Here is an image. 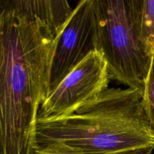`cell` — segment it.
Returning a JSON list of instances; mask_svg holds the SVG:
<instances>
[{"instance_id": "1", "label": "cell", "mask_w": 154, "mask_h": 154, "mask_svg": "<svg viewBox=\"0 0 154 154\" xmlns=\"http://www.w3.org/2000/svg\"><path fill=\"white\" fill-rule=\"evenodd\" d=\"M57 38L19 0L0 15V154H38L35 123Z\"/></svg>"}, {"instance_id": "2", "label": "cell", "mask_w": 154, "mask_h": 154, "mask_svg": "<svg viewBox=\"0 0 154 154\" xmlns=\"http://www.w3.org/2000/svg\"><path fill=\"white\" fill-rule=\"evenodd\" d=\"M38 154H117L153 149L142 96L130 88H108L71 114L37 120Z\"/></svg>"}, {"instance_id": "3", "label": "cell", "mask_w": 154, "mask_h": 154, "mask_svg": "<svg viewBox=\"0 0 154 154\" xmlns=\"http://www.w3.org/2000/svg\"><path fill=\"white\" fill-rule=\"evenodd\" d=\"M142 0H94L98 52L111 79L143 96L153 55L140 32Z\"/></svg>"}, {"instance_id": "4", "label": "cell", "mask_w": 154, "mask_h": 154, "mask_svg": "<svg viewBox=\"0 0 154 154\" xmlns=\"http://www.w3.org/2000/svg\"><path fill=\"white\" fill-rule=\"evenodd\" d=\"M107 63L102 54L93 52L74 69L39 108L37 120H48L71 114L108 89Z\"/></svg>"}, {"instance_id": "5", "label": "cell", "mask_w": 154, "mask_h": 154, "mask_svg": "<svg viewBox=\"0 0 154 154\" xmlns=\"http://www.w3.org/2000/svg\"><path fill=\"white\" fill-rule=\"evenodd\" d=\"M97 50L94 0H82L74 8L70 19L56 39L46 97L83 60Z\"/></svg>"}, {"instance_id": "6", "label": "cell", "mask_w": 154, "mask_h": 154, "mask_svg": "<svg viewBox=\"0 0 154 154\" xmlns=\"http://www.w3.org/2000/svg\"><path fill=\"white\" fill-rule=\"evenodd\" d=\"M19 1L23 8L46 24L57 37L74 11V8H71L67 1Z\"/></svg>"}, {"instance_id": "7", "label": "cell", "mask_w": 154, "mask_h": 154, "mask_svg": "<svg viewBox=\"0 0 154 154\" xmlns=\"http://www.w3.org/2000/svg\"><path fill=\"white\" fill-rule=\"evenodd\" d=\"M140 32L143 42L154 55V0H142L140 14Z\"/></svg>"}, {"instance_id": "8", "label": "cell", "mask_w": 154, "mask_h": 154, "mask_svg": "<svg viewBox=\"0 0 154 154\" xmlns=\"http://www.w3.org/2000/svg\"><path fill=\"white\" fill-rule=\"evenodd\" d=\"M142 102L148 120L150 132L154 138V55L144 83Z\"/></svg>"}, {"instance_id": "9", "label": "cell", "mask_w": 154, "mask_h": 154, "mask_svg": "<svg viewBox=\"0 0 154 154\" xmlns=\"http://www.w3.org/2000/svg\"><path fill=\"white\" fill-rule=\"evenodd\" d=\"M153 149H139V150H129L117 154H153Z\"/></svg>"}, {"instance_id": "10", "label": "cell", "mask_w": 154, "mask_h": 154, "mask_svg": "<svg viewBox=\"0 0 154 154\" xmlns=\"http://www.w3.org/2000/svg\"><path fill=\"white\" fill-rule=\"evenodd\" d=\"M10 0H0V15L8 6Z\"/></svg>"}]
</instances>
